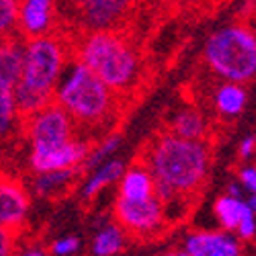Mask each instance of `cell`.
Wrapping results in <instances>:
<instances>
[{
    "mask_svg": "<svg viewBox=\"0 0 256 256\" xmlns=\"http://www.w3.org/2000/svg\"><path fill=\"white\" fill-rule=\"evenodd\" d=\"M80 250V240L76 236H66L60 238L52 244V254L54 256H72Z\"/></svg>",
    "mask_w": 256,
    "mask_h": 256,
    "instance_id": "d4e9b609",
    "label": "cell"
},
{
    "mask_svg": "<svg viewBox=\"0 0 256 256\" xmlns=\"http://www.w3.org/2000/svg\"><path fill=\"white\" fill-rule=\"evenodd\" d=\"M166 134L174 136L178 140H186V142H205L209 134L207 117L197 106H184V109H180L170 119Z\"/></svg>",
    "mask_w": 256,
    "mask_h": 256,
    "instance_id": "4fadbf2b",
    "label": "cell"
},
{
    "mask_svg": "<svg viewBox=\"0 0 256 256\" xmlns=\"http://www.w3.org/2000/svg\"><path fill=\"white\" fill-rule=\"evenodd\" d=\"M119 146H121V134H113V136H109V138H104L96 148H90V154H88L86 160H84L82 170L96 168L98 164H104L106 158L119 150Z\"/></svg>",
    "mask_w": 256,
    "mask_h": 256,
    "instance_id": "7402d4cb",
    "label": "cell"
},
{
    "mask_svg": "<svg viewBox=\"0 0 256 256\" xmlns=\"http://www.w3.org/2000/svg\"><path fill=\"white\" fill-rule=\"evenodd\" d=\"M123 170H125V164L121 160H106L104 164L96 166L94 172L88 176V180L82 186V199L92 201L94 197H98L106 186L119 182Z\"/></svg>",
    "mask_w": 256,
    "mask_h": 256,
    "instance_id": "e0dca14e",
    "label": "cell"
},
{
    "mask_svg": "<svg viewBox=\"0 0 256 256\" xmlns=\"http://www.w3.org/2000/svg\"><path fill=\"white\" fill-rule=\"evenodd\" d=\"M20 123H23V132L29 138L31 152L35 154L56 150V148H62L76 140V127L72 119L56 102L48 104L46 109H41L39 113Z\"/></svg>",
    "mask_w": 256,
    "mask_h": 256,
    "instance_id": "52a82bcc",
    "label": "cell"
},
{
    "mask_svg": "<svg viewBox=\"0 0 256 256\" xmlns=\"http://www.w3.org/2000/svg\"><path fill=\"white\" fill-rule=\"evenodd\" d=\"M56 88L54 102L66 113L76 130L98 132L115 125L119 96L90 74L82 64L70 60Z\"/></svg>",
    "mask_w": 256,
    "mask_h": 256,
    "instance_id": "277c9868",
    "label": "cell"
},
{
    "mask_svg": "<svg viewBox=\"0 0 256 256\" xmlns=\"http://www.w3.org/2000/svg\"><path fill=\"white\" fill-rule=\"evenodd\" d=\"M70 62V46L64 33H54L25 41L23 70L14 86V104L18 119L31 115L54 102L56 88Z\"/></svg>",
    "mask_w": 256,
    "mask_h": 256,
    "instance_id": "3957f363",
    "label": "cell"
},
{
    "mask_svg": "<svg viewBox=\"0 0 256 256\" xmlns=\"http://www.w3.org/2000/svg\"><path fill=\"white\" fill-rule=\"evenodd\" d=\"M70 60L82 64L119 98H127L144 82V58L130 33L96 31L70 35Z\"/></svg>",
    "mask_w": 256,
    "mask_h": 256,
    "instance_id": "7a4b0ae2",
    "label": "cell"
},
{
    "mask_svg": "<svg viewBox=\"0 0 256 256\" xmlns=\"http://www.w3.org/2000/svg\"><path fill=\"white\" fill-rule=\"evenodd\" d=\"M182 250L188 256H244L242 242L224 230H199L184 238Z\"/></svg>",
    "mask_w": 256,
    "mask_h": 256,
    "instance_id": "7c38bea8",
    "label": "cell"
},
{
    "mask_svg": "<svg viewBox=\"0 0 256 256\" xmlns=\"http://www.w3.org/2000/svg\"><path fill=\"white\" fill-rule=\"evenodd\" d=\"M203 56L209 70L224 82L244 86L254 80L256 37L246 25H228L209 35Z\"/></svg>",
    "mask_w": 256,
    "mask_h": 256,
    "instance_id": "5b68a950",
    "label": "cell"
},
{
    "mask_svg": "<svg viewBox=\"0 0 256 256\" xmlns=\"http://www.w3.org/2000/svg\"><path fill=\"white\" fill-rule=\"evenodd\" d=\"M238 180H240V186H242L244 193L248 190V195H254V190H256V168L252 164H244L240 168Z\"/></svg>",
    "mask_w": 256,
    "mask_h": 256,
    "instance_id": "4316f807",
    "label": "cell"
},
{
    "mask_svg": "<svg viewBox=\"0 0 256 256\" xmlns=\"http://www.w3.org/2000/svg\"><path fill=\"white\" fill-rule=\"evenodd\" d=\"M16 256H48V250H46V246H41L37 242H31V244H27L23 248H18Z\"/></svg>",
    "mask_w": 256,
    "mask_h": 256,
    "instance_id": "f1b7e54d",
    "label": "cell"
},
{
    "mask_svg": "<svg viewBox=\"0 0 256 256\" xmlns=\"http://www.w3.org/2000/svg\"><path fill=\"white\" fill-rule=\"evenodd\" d=\"M60 33L56 0H18L16 35L25 41Z\"/></svg>",
    "mask_w": 256,
    "mask_h": 256,
    "instance_id": "9c48e42d",
    "label": "cell"
},
{
    "mask_svg": "<svg viewBox=\"0 0 256 256\" xmlns=\"http://www.w3.org/2000/svg\"><path fill=\"white\" fill-rule=\"evenodd\" d=\"M18 0H0V41L16 35Z\"/></svg>",
    "mask_w": 256,
    "mask_h": 256,
    "instance_id": "603a6c76",
    "label": "cell"
},
{
    "mask_svg": "<svg viewBox=\"0 0 256 256\" xmlns=\"http://www.w3.org/2000/svg\"><path fill=\"white\" fill-rule=\"evenodd\" d=\"M90 154V144L82 138H76L68 142L66 146L56 148L50 152H31L29 154V166L35 174H48L58 172V170H70V168H82L84 160Z\"/></svg>",
    "mask_w": 256,
    "mask_h": 256,
    "instance_id": "30bf717a",
    "label": "cell"
},
{
    "mask_svg": "<svg viewBox=\"0 0 256 256\" xmlns=\"http://www.w3.org/2000/svg\"><path fill=\"white\" fill-rule=\"evenodd\" d=\"M158 2H174V0H158Z\"/></svg>",
    "mask_w": 256,
    "mask_h": 256,
    "instance_id": "4dcf8cb0",
    "label": "cell"
},
{
    "mask_svg": "<svg viewBox=\"0 0 256 256\" xmlns=\"http://www.w3.org/2000/svg\"><path fill=\"white\" fill-rule=\"evenodd\" d=\"M23 56H25V39L18 35L0 41V82L16 86L20 70H23Z\"/></svg>",
    "mask_w": 256,
    "mask_h": 256,
    "instance_id": "9a60e30c",
    "label": "cell"
},
{
    "mask_svg": "<svg viewBox=\"0 0 256 256\" xmlns=\"http://www.w3.org/2000/svg\"><path fill=\"white\" fill-rule=\"evenodd\" d=\"M16 232L0 228V256H16Z\"/></svg>",
    "mask_w": 256,
    "mask_h": 256,
    "instance_id": "484cf974",
    "label": "cell"
},
{
    "mask_svg": "<svg viewBox=\"0 0 256 256\" xmlns=\"http://www.w3.org/2000/svg\"><path fill=\"white\" fill-rule=\"evenodd\" d=\"M160 256H188V254L180 248V250H166V252H164V254H160Z\"/></svg>",
    "mask_w": 256,
    "mask_h": 256,
    "instance_id": "f546056e",
    "label": "cell"
},
{
    "mask_svg": "<svg viewBox=\"0 0 256 256\" xmlns=\"http://www.w3.org/2000/svg\"><path fill=\"white\" fill-rule=\"evenodd\" d=\"M138 0H56L60 31L70 35L119 31L132 25Z\"/></svg>",
    "mask_w": 256,
    "mask_h": 256,
    "instance_id": "8992f818",
    "label": "cell"
},
{
    "mask_svg": "<svg viewBox=\"0 0 256 256\" xmlns=\"http://www.w3.org/2000/svg\"><path fill=\"white\" fill-rule=\"evenodd\" d=\"M254 234H256V199H254V195H250L248 203H246V211H244L234 236L240 242H250L254 238Z\"/></svg>",
    "mask_w": 256,
    "mask_h": 256,
    "instance_id": "cb8c5ba5",
    "label": "cell"
},
{
    "mask_svg": "<svg viewBox=\"0 0 256 256\" xmlns=\"http://www.w3.org/2000/svg\"><path fill=\"white\" fill-rule=\"evenodd\" d=\"M31 199L20 180L0 174V228L16 232L25 226Z\"/></svg>",
    "mask_w": 256,
    "mask_h": 256,
    "instance_id": "8fae6325",
    "label": "cell"
},
{
    "mask_svg": "<svg viewBox=\"0 0 256 256\" xmlns=\"http://www.w3.org/2000/svg\"><path fill=\"white\" fill-rule=\"evenodd\" d=\"M142 162L154 178V197L168 207L201 190L211 170V150L207 142H186L164 132L146 148Z\"/></svg>",
    "mask_w": 256,
    "mask_h": 256,
    "instance_id": "6da1fadb",
    "label": "cell"
},
{
    "mask_svg": "<svg viewBox=\"0 0 256 256\" xmlns=\"http://www.w3.org/2000/svg\"><path fill=\"white\" fill-rule=\"evenodd\" d=\"M213 102H216V109L222 117L226 119H236L244 113L246 104H248V94L246 88L240 86V84H232V82H224L222 86H218L216 96H213Z\"/></svg>",
    "mask_w": 256,
    "mask_h": 256,
    "instance_id": "ac0fdd59",
    "label": "cell"
},
{
    "mask_svg": "<svg viewBox=\"0 0 256 256\" xmlns=\"http://www.w3.org/2000/svg\"><path fill=\"white\" fill-rule=\"evenodd\" d=\"M254 146H256L254 136H248L246 140H242V144H240V150H238V156H240V160H242V162L252 160V156H254Z\"/></svg>",
    "mask_w": 256,
    "mask_h": 256,
    "instance_id": "83f0119b",
    "label": "cell"
},
{
    "mask_svg": "<svg viewBox=\"0 0 256 256\" xmlns=\"http://www.w3.org/2000/svg\"><path fill=\"white\" fill-rule=\"evenodd\" d=\"M119 197L127 201H146L154 197V178L142 160L123 170L119 178Z\"/></svg>",
    "mask_w": 256,
    "mask_h": 256,
    "instance_id": "5bb4252c",
    "label": "cell"
},
{
    "mask_svg": "<svg viewBox=\"0 0 256 256\" xmlns=\"http://www.w3.org/2000/svg\"><path fill=\"white\" fill-rule=\"evenodd\" d=\"M18 121L20 119L14 104V88L0 82V140L10 136Z\"/></svg>",
    "mask_w": 256,
    "mask_h": 256,
    "instance_id": "44dd1931",
    "label": "cell"
},
{
    "mask_svg": "<svg viewBox=\"0 0 256 256\" xmlns=\"http://www.w3.org/2000/svg\"><path fill=\"white\" fill-rule=\"evenodd\" d=\"M115 224L125 232L127 238L150 240L166 228V211L156 197L146 201H127L117 197Z\"/></svg>",
    "mask_w": 256,
    "mask_h": 256,
    "instance_id": "ba28073f",
    "label": "cell"
},
{
    "mask_svg": "<svg viewBox=\"0 0 256 256\" xmlns=\"http://www.w3.org/2000/svg\"><path fill=\"white\" fill-rule=\"evenodd\" d=\"M246 203H248V199L232 197V195H222L216 201V205H213V213H216V218H218V222H220L224 232L236 234L238 224H240L244 211H246Z\"/></svg>",
    "mask_w": 256,
    "mask_h": 256,
    "instance_id": "d6986e66",
    "label": "cell"
},
{
    "mask_svg": "<svg viewBox=\"0 0 256 256\" xmlns=\"http://www.w3.org/2000/svg\"><path fill=\"white\" fill-rule=\"evenodd\" d=\"M127 236L117 224L104 226L92 240V254L94 256H115L125 250Z\"/></svg>",
    "mask_w": 256,
    "mask_h": 256,
    "instance_id": "ffe728a7",
    "label": "cell"
},
{
    "mask_svg": "<svg viewBox=\"0 0 256 256\" xmlns=\"http://www.w3.org/2000/svg\"><path fill=\"white\" fill-rule=\"evenodd\" d=\"M82 172H84L82 168H70V170H58V172H48V174H37L33 180V190L37 197H44V199L60 197L76 182V178Z\"/></svg>",
    "mask_w": 256,
    "mask_h": 256,
    "instance_id": "2e32d148",
    "label": "cell"
}]
</instances>
